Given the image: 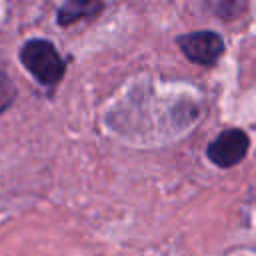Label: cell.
<instances>
[{"mask_svg":"<svg viewBox=\"0 0 256 256\" xmlns=\"http://www.w3.org/2000/svg\"><path fill=\"white\" fill-rule=\"evenodd\" d=\"M182 52L196 64H202V66H210L214 64L222 50H224V42L222 38L216 34V32H210V30H202V32H192V34H186L178 40Z\"/></svg>","mask_w":256,"mask_h":256,"instance_id":"cell-2","label":"cell"},{"mask_svg":"<svg viewBox=\"0 0 256 256\" xmlns=\"http://www.w3.org/2000/svg\"><path fill=\"white\" fill-rule=\"evenodd\" d=\"M24 68L42 84H56L64 74V60L48 40H30L20 50Z\"/></svg>","mask_w":256,"mask_h":256,"instance_id":"cell-1","label":"cell"},{"mask_svg":"<svg viewBox=\"0 0 256 256\" xmlns=\"http://www.w3.org/2000/svg\"><path fill=\"white\" fill-rule=\"evenodd\" d=\"M248 144H250L248 142V136L242 130H236V128L226 130L216 140L210 142V146H208V158L216 166H222V168L234 166L248 152Z\"/></svg>","mask_w":256,"mask_h":256,"instance_id":"cell-3","label":"cell"},{"mask_svg":"<svg viewBox=\"0 0 256 256\" xmlns=\"http://www.w3.org/2000/svg\"><path fill=\"white\" fill-rule=\"evenodd\" d=\"M12 98H14V86H12L10 78L0 72V112L12 102Z\"/></svg>","mask_w":256,"mask_h":256,"instance_id":"cell-5","label":"cell"},{"mask_svg":"<svg viewBox=\"0 0 256 256\" xmlns=\"http://www.w3.org/2000/svg\"><path fill=\"white\" fill-rule=\"evenodd\" d=\"M102 10V4L100 2H84V0H70L66 2L60 12H58V22L60 24H72L80 18H86V16H92L94 12Z\"/></svg>","mask_w":256,"mask_h":256,"instance_id":"cell-4","label":"cell"}]
</instances>
